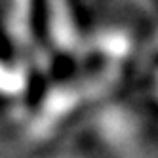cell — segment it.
Here are the masks:
<instances>
[{"instance_id":"obj_1","label":"cell","mask_w":158,"mask_h":158,"mask_svg":"<svg viewBox=\"0 0 158 158\" xmlns=\"http://www.w3.org/2000/svg\"><path fill=\"white\" fill-rule=\"evenodd\" d=\"M89 101L84 84H55L44 94L36 112L27 124V135L32 141H44L57 130L82 103Z\"/></svg>"},{"instance_id":"obj_2","label":"cell","mask_w":158,"mask_h":158,"mask_svg":"<svg viewBox=\"0 0 158 158\" xmlns=\"http://www.w3.org/2000/svg\"><path fill=\"white\" fill-rule=\"evenodd\" d=\"M46 31L53 48L61 53H78L86 50V38H82L67 4L52 2L46 6Z\"/></svg>"},{"instance_id":"obj_3","label":"cell","mask_w":158,"mask_h":158,"mask_svg":"<svg viewBox=\"0 0 158 158\" xmlns=\"http://www.w3.org/2000/svg\"><path fill=\"white\" fill-rule=\"evenodd\" d=\"M95 130L99 139L112 147H128L139 131V120L131 110L122 105H110L95 116Z\"/></svg>"},{"instance_id":"obj_4","label":"cell","mask_w":158,"mask_h":158,"mask_svg":"<svg viewBox=\"0 0 158 158\" xmlns=\"http://www.w3.org/2000/svg\"><path fill=\"white\" fill-rule=\"evenodd\" d=\"M86 50L95 52L109 65L116 67L118 63L126 61L131 55L133 35L130 29L118 25L99 27L86 38Z\"/></svg>"},{"instance_id":"obj_5","label":"cell","mask_w":158,"mask_h":158,"mask_svg":"<svg viewBox=\"0 0 158 158\" xmlns=\"http://www.w3.org/2000/svg\"><path fill=\"white\" fill-rule=\"evenodd\" d=\"M2 29L10 42L19 50L32 48L35 31H32V4L14 2L6 6L2 15Z\"/></svg>"},{"instance_id":"obj_6","label":"cell","mask_w":158,"mask_h":158,"mask_svg":"<svg viewBox=\"0 0 158 158\" xmlns=\"http://www.w3.org/2000/svg\"><path fill=\"white\" fill-rule=\"evenodd\" d=\"M27 65L0 61V95L17 97L27 89Z\"/></svg>"},{"instance_id":"obj_7","label":"cell","mask_w":158,"mask_h":158,"mask_svg":"<svg viewBox=\"0 0 158 158\" xmlns=\"http://www.w3.org/2000/svg\"><path fill=\"white\" fill-rule=\"evenodd\" d=\"M156 44H158V42H156Z\"/></svg>"}]
</instances>
